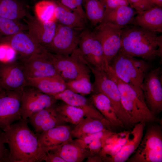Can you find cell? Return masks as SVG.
Wrapping results in <instances>:
<instances>
[{
  "instance_id": "6da1fadb",
  "label": "cell",
  "mask_w": 162,
  "mask_h": 162,
  "mask_svg": "<svg viewBox=\"0 0 162 162\" xmlns=\"http://www.w3.org/2000/svg\"><path fill=\"white\" fill-rule=\"evenodd\" d=\"M9 147L8 162H40L46 152L36 134L29 128L27 120L22 119L4 131Z\"/></svg>"
},
{
  "instance_id": "ab89813d",
  "label": "cell",
  "mask_w": 162,
  "mask_h": 162,
  "mask_svg": "<svg viewBox=\"0 0 162 162\" xmlns=\"http://www.w3.org/2000/svg\"><path fill=\"white\" fill-rule=\"evenodd\" d=\"M74 2L79 13L82 16L86 18L85 12L83 8V0H72Z\"/></svg>"
},
{
  "instance_id": "7a4b0ae2",
  "label": "cell",
  "mask_w": 162,
  "mask_h": 162,
  "mask_svg": "<svg viewBox=\"0 0 162 162\" xmlns=\"http://www.w3.org/2000/svg\"><path fill=\"white\" fill-rule=\"evenodd\" d=\"M120 51L147 61L161 58L162 35L133 24L122 28Z\"/></svg>"
},
{
  "instance_id": "8992f818",
  "label": "cell",
  "mask_w": 162,
  "mask_h": 162,
  "mask_svg": "<svg viewBox=\"0 0 162 162\" xmlns=\"http://www.w3.org/2000/svg\"><path fill=\"white\" fill-rule=\"evenodd\" d=\"M50 52L59 75L65 82L90 76L91 70L78 47L68 56Z\"/></svg>"
},
{
  "instance_id": "d590c367",
  "label": "cell",
  "mask_w": 162,
  "mask_h": 162,
  "mask_svg": "<svg viewBox=\"0 0 162 162\" xmlns=\"http://www.w3.org/2000/svg\"><path fill=\"white\" fill-rule=\"evenodd\" d=\"M6 138L4 132L0 128V162H8L9 150L5 146Z\"/></svg>"
},
{
  "instance_id": "ffe728a7",
  "label": "cell",
  "mask_w": 162,
  "mask_h": 162,
  "mask_svg": "<svg viewBox=\"0 0 162 162\" xmlns=\"http://www.w3.org/2000/svg\"><path fill=\"white\" fill-rule=\"evenodd\" d=\"M70 127L59 125L36 134L41 146L46 152L64 143L73 140Z\"/></svg>"
},
{
  "instance_id": "5bb4252c",
  "label": "cell",
  "mask_w": 162,
  "mask_h": 162,
  "mask_svg": "<svg viewBox=\"0 0 162 162\" xmlns=\"http://www.w3.org/2000/svg\"><path fill=\"white\" fill-rule=\"evenodd\" d=\"M20 61L27 79L59 75L46 50Z\"/></svg>"
},
{
  "instance_id": "4316f807",
  "label": "cell",
  "mask_w": 162,
  "mask_h": 162,
  "mask_svg": "<svg viewBox=\"0 0 162 162\" xmlns=\"http://www.w3.org/2000/svg\"><path fill=\"white\" fill-rule=\"evenodd\" d=\"M137 13V11L129 6L123 5L112 9H106L101 22H109L123 27L132 24Z\"/></svg>"
},
{
  "instance_id": "5b68a950",
  "label": "cell",
  "mask_w": 162,
  "mask_h": 162,
  "mask_svg": "<svg viewBox=\"0 0 162 162\" xmlns=\"http://www.w3.org/2000/svg\"><path fill=\"white\" fill-rule=\"evenodd\" d=\"M130 162H162V132L161 127L151 124Z\"/></svg>"
},
{
  "instance_id": "277c9868",
  "label": "cell",
  "mask_w": 162,
  "mask_h": 162,
  "mask_svg": "<svg viewBox=\"0 0 162 162\" xmlns=\"http://www.w3.org/2000/svg\"><path fill=\"white\" fill-rule=\"evenodd\" d=\"M147 61L128 55L119 51L112 59L109 65L120 80L135 88L142 90L141 86L145 77L151 69V64Z\"/></svg>"
},
{
  "instance_id": "3957f363",
  "label": "cell",
  "mask_w": 162,
  "mask_h": 162,
  "mask_svg": "<svg viewBox=\"0 0 162 162\" xmlns=\"http://www.w3.org/2000/svg\"><path fill=\"white\" fill-rule=\"evenodd\" d=\"M106 72L118 86L122 106L133 126L142 122L146 123L160 122L149 109L142 90L136 89L121 80L110 67Z\"/></svg>"
},
{
  "instance_id": "836d02e7",
  "label": "cell",
  "mask_w": 162,
  "mask_h": 162,
  "mask_svg": "<svg viewBox=\"0 0 162 162\" xmlns=\"http://www.w3.org/2000/svg\"><path fill=\"white\" fill-rule=\"evenodd\" d=\"M115 133L111 130L106 129L75 140L83 147L87 149L88 146L92 142L98 140H105Z\"/></svg>"
},
{
  "instance_id": "ba28073f",
  "label": "cell",
  "mask_w": 162,
  "mask_h": 162,
  "mask_svg": "<svg viewBox=\"0 0 162 162\" xmlns=\"http://www.w3.org/2000/svg\"><path fill=\"white\" fill-rule=\"evenodd\" d=\"M78 47L88 64L106 71L109 64L106 61L100 41L92 31L86 28L82 31Z\"/></svg>"
},
{
  "instance_id": "8fae6325",
  "label": "cell",
  "mask_w": 162,
  "mask_h": 162,
  "mask_svg": "<svg viewBox=\"0 0 162 162\" xmlns=\"http://www.w3.org/2000/svg\"><path fill=\"white\" fill-rule=\"evenodd\" d=\"M83 30L57 23L53 39L45 49L53 54L69 55L78 47L80 35Z\"/></svg>"
},
{
  "instance_id": "e575fe53",
  "label": "cell",
  "mask_w": 162,
  "mask_h": 162,
  "mask_svg": "<svg viewBox=\"0 0 162 162\" xmlns=\"http://www.w3.org/2000/svg\"><path fill=\"white\" fill-rule=\"evenodd\" d=\"M128 1L130 6L137 13L157 6L151 0H128Z\"/></svg>"
},
{
  "instance_id": "f35d334b",
  "label": "cell",
  "mask_w": 162,
  "mask_h": 162,
  "mask_svg": "<svg viewBox=\"0 0 162 162\" xmlns=\"http://www.w3.org/2000/svg\"><path fill=\"white\" fill-rule=\"evenodd\" d=\"M43 161L46 162H66L58 155L50 151L46 152L43 158Z\"/></svg>"
},
{
  "instance_id": "9a60e30c",
  "label": "cell",
  "mask_w": 162,
  "mask_h": 162,
  "mask_svg": "<svg viewBox=\"0 0 162 162\" xmlns=\"http://www.w3.org/2000/svg\"><path fill=\"white\" fill-rule=\"evenodd\" d=\"M27 80L20 61L0 62V86L3 89L22 91Z\"/></svg>"
},
{
  "instance_id": "f1b7e54d",
  "label": "cell",
  "mask_w": 162,
  "mask_h": 162,
  "mask_svg": "<svg viewBox=\"0 0 162 162\" xmlns=\"http://www.w3.org/2000/svg\"><path fill=\"white\" fill-rule=\"evenodd\" d=\"M29 12L19 0H0V16L15 21L24 19Z\"/></svg>"
},
{
  "instance_id": "60d3db41",
  "label": "cell",
  "mask_w": 162,
  "mask_h": 162,
  "mask_svg": "<svg viewBox=\"0 0 162 162\" xmlns=\"http://www.w3.org/2000/svg\"><path fill=\"white\" fill-rule=\"evenodd\" d=\"M122 146L119 144L116 143H115V144L111 150L109 152L108 154L104 157H112L114 156L119 152Z\"/></svg>"
},
{
  "instance_id": "4fadbf2b",
  "label": "cell",
  "mask_w": 162,
  "mask_h": 162,
  "mask_svg": "<svg viewBox=\"0 0 162 162\" xmlns=\"http://www.w3.org/2000/svg\"><path fill=\"white\" fill-rule=\"evenodd\" d=\"M56 100L52 96L27 85L22 91L21 107L22 119L28 120L36 112L55 104Z\"/></svg>"
},
{
  "instance_id": "83f0119b",
  "label": "cell",
  "mask_w": 162,
  "mask_h": 162,
  "mask_svg": "<svg viewBox=\"0 0 162 162\" xmlns=\"http://www.w3.org/2000/svg\"><path fill=\"white\" fill-rule=\"evenodd\" d=\"M113 127L100 120L85 117L71 130L72 138L79 139L102 130H112Z\"/></svg>"
},
{
  "instance_id": "ee69618b",
  "label": "cell",
  "mask_w": 162,
  "mask_h": 162,
  "mask_svg": "<svg viewBox=\"0 0 162 162\" xmlns=\"http://www.w3.org/2000/svg\"><path fill=\"white\" fill-rule=\"evenodd\" d=\"M1 87V86H0V94L2 93V92L4 90Z\"/></svg>"
},
{
  "instance_id": "d6a6232c",
  "label": "cell",
  "mask_w": 162,
  "mask_h": 162,
  "mask_svg": "<svg viewBox=\"0 0 162 162\" xmlns=\"http://www.w3.org/2000/svg\"><path fill=\"white\" fill-rule=\"evenodd\" d=\"M66 88L73 92L83 96L93 91L90 76H85L66 82Z\"/></svg>"
},
{
  "instance_id": "f546056e",
  "label": "cell",
  "mask_w": 162,
  "mask_h": 162,
  "mask_svg": "<svg viewBox=\"0 0 162 162\" xmlns=\"http://www.w3.org/2000/svg\"><path fill=\"white\" fill-rule=\"evenodd\" d=\"M87 20L94 27L102 21L106 10L103 0H84Z\"/></svg>"
},
{
  "instance_id": "9c48e42d",
  "label": "cell",
  "mask_w": 162,
  "mask_h": 162,
  "mask_svg": "<svg viewBox=\"0 0 162 162\" xmlns=\"http://www.w3.org/2000/svg\"><path fill=\"white\" fill-rule=\"evenodd\" d=\"M162 70L151 69L145 76L141 86L146 104L155 116L162 111Z\"/></svg>"
},
{
  "instance_id": "484cf974",
  "label": "cell",
  "mask_w": 162,
  "mask_h": 162,
  "mask_svg": "<svg viewBox=\"0 0 162 162\" xmlns=\"http://www.w3.org/2000/svg\"><path fill=\"white\" fill-rule=\"evenodd\" d=\"M55 16L58 23L74 28L83 29L86 28L87 19L76 11H73L62 5L57 0Z\"/></svg>"
},
{
  "instance_id": "2e32d148",
  "label": "cell",
  "mask_w": 162,
  "mask_h": 162,
  "mask_svg": "<svg viewBox=\"0 0 162 162\" xmlns=\"http://www.w3.org/2000/svg\"><path fill=\"white\" fill-rule=\"evenodd\" d=\"M23 20L30 37L36 43L46 48L53 39L57 23L56 21H41L30 13Z\"/></svg>"
},
{
  "instance_id": "7bdbcfd3",
  "label": "cell",
  "mask_w": 162,
  "mask_h": 162,
  "mask_svg": "<svg viewBox=\"0 0 162 162\" xmlns=\"http://www.w3.org/2000/svg\"><path fill=\"white\" fill-rule=\"evenodd\" d=\"M155 5H157L156 0H151Z\"/></svg>"
},
{
  "instance_id": "30bf717a",
  "label": "cell",
  "mask_w": 162,
  "mask_h": 162,
  "mask_svg": "<svg viewBox=\"0 0 162 162\" xmlns=\"http://www.w3.org/2000/svg\"><path fill=\"white\" fill-rule=\"evenodd\" d=\"M123 27L109 22H101L92 30L101 44L105 58L109 64L120 50Z\"/></svg>"
},
{
  "instance_id": "ac0fdd59",
  "label": "cell",
  "mask_w": 162,
  "mask_h": 162,
  "mask_svg": "<svg viewBox=\"0 0 162 162\" xmlns=\"http://www.w3.org/2000/svg\"><path fill=\"white\" fill-rule=\"evenodd\" d=\"M52 96L57 100H61L66 104L81 109L85 117L98 119L114 127L84 96L66 88Z\"/></svg>"
},
{
  "instance_id": "52a82bcc",
  "label": "cell",
  "mask_w": 162,
  "mask_h": 162,
  "mask_svg": "<svg viewBox=\"0 0 162 162\" xmlns=\"http://www.w3.org/2000/svg\"><path fill=\"white\" fill-rule=\"evenodd\" d=\"M88 66L94 77L93 92L102 93L109 99L124 127L133 126L122 106L119 91L116 83L105 71Z\"/></svg>"
},
{
  "instance_id": "44dd1931",
  "label": "cell",
  "mask_w": 162,
  "mask_h": 162,
  "mask_svg": "<svg viewBox=\"0 0 162 162\" xmlns=\"http://www.w3.org/2000/svg\"><path fill=\"white\" fill-rule=\"evenodd\" d=\"M146 123L140 122L135 124L130 132L132 137H130L126 143L117 153L113 157H106L103 161L108 162H124L128 160L130 156L136 150L142 140Z\"/></svg>"
},
{
  "instance_id": "74e56055",
  "label": "cell",
  "mask_w": 162,
  "mask_h": 162,
  "mask_svg": "<svg viewBox=\"0 0 162 162\" xmlns=\"http://www.w3.org/2000/svg\"><path fill=\"white\" fill-rule=\"evenodd\" d=\"M106 9H112L123 6H129L128 0H103Z\"/></svg>"
},
{
  "instance_id": "7c38bea8",
  "label": "cell",
  "mask_w": 162,
  "mask_h": 162,
  "mask_svg": "<svg viewBox=\"0 0 162 162\" xmlns=\"http://www.w3.org/2000/svg\"><path fill=\"white\" fill-rule=\"evenodd\" d=\"M22 91L4 90L0 94V128L4 131L22 119Z\"/></svg>"
},
{
  "instance_id": "8d00e7d4",
  "label": "cell",
  "mask_w": 162,
  "mask_h": 162,
  "mask_svg": "<svg viewBox=\"0 0 162 162\" xmlns=\"http://www.w3.org/2000/svg\"><path fill=\"white\" fill-rule=\"evenodd\" d=\"M105 140H94L88 145L87 148L89 152L90 156L99 154Z\"/></svg>"
},
{
  "instance_id": "d6986e66",
  "label": "cell",
  "mask_w": 162,
  "mask_h": 162,
  "mask_svg": "<svg viewBox=\"0 0 162 162\" xmlns=\"http://www.w3.org/2000/svg\"><path fill=\"white\" fill-rule=\"evenodd\" d=\"M28 119L36 134L66 123L59 116L55 104L36 112Z\"/></svg>"
},
{
  "instance_id": "f6af8a7d",
  "label": "cell",
  "mask_w": 162,
  "mask_h": 162,
  "mask_svg": "<svg viewBox=\"0 0 162 162\" xmlns=\"http://www.w3.org/2000/svg\"><path fill=\"white\" fill-rule=\"evenodd\" d=\"M84 0H83V1Z\"/></svg>"
},
{
  "instance_id": "7402d4cb",
  "label": "cell",
  "mask_w": 162,
  "mask_h": 162,
  "mask_svg": "<svg viewBox=\"0 0 162 162\" xmlns=\"http://www.w3.org/2000/svg\"><path fill=\"white\" fill-rule=\"evenodd\" d=\"M157 33L162 32V8L156 6L137 13L132 24Z\"/></svg>"
},
{
  "instance_id": "e0dca14e",
  "label": "cell",
  "mask_w": 162,
  "mask_h": 162,
  "mask_svg": "<svg viewBox=\"0 0 162 162\" xmlns=\"http://www.w3.org/2000/svg\"><path fill=\"white\" fill-rule=\"evenodd\" d=\"M2 44L9 46L19 56L20 61L34 54L42 52L46 49L36 43L27 33L20 32L8 35Z\"/></svg>"
},
{
  "instance_id": "b9f144b4",
  "label": "cell",
  "mask_w": 162,
  "mask_h": 162,
  "mask_svg": "<svg viewBox=\"0 0 162 162\" xmlns=\"http://www.w3.org/2000/svg\"><path fill=\"white\" fill-rule=\"evenodd\" d=\"M102 158L99 154L90 156L87 158L86 162H103Z\"/></svg>"
},
{
  "instance_id": "4dcf8cb0",
  "label": "cell",
  "mask_w": 162,
  "mask_h": 162,
  "mask_svg": "<svg viewBox=\"0 0 162 162\" xmlns=\"http://www.w3.org/2000/svg\"><path fill=\"white\" fill-rule=\"evenodd\" d=\"M56 110L61 118L65 122L76 125L82 120L85 114L80 108L66 104L56 106Z\"/></svg>"
},
{
  "instance_id": "cb8c5ba5",
  "label": "cell",
  "mask_w": 162,
  "mask_h": 162,
  "mask_svg": "<svg viewBox=\"0 0 162 162\" xmlns=\"http://www.w3.org/2000/svg\"><path fill=\"white\" fill-rule=\"evenodd\" d=\"M27 85L45 94L53 96L67 88L66 82L59 75L27 79Z\"/></svg>"
},
{
  "instance_id": "1f68e13d",
  "label": "cell",
  "mask_w": 162,
  "mask_h": 162,
  "mask_svg": "<svg viewBox=\"0 0 162 162\" xmlns=\"http://www.w3.org/2000/svg\"><path fill=\"white\" fill-rule=\"evenodd\" d=\"M56 4L51 0H43L37 3L34 7L37 17L43 22L56 21Z\"/></svg>"
},
{
  "instance_id": "603a6c76",
  "label": "cell",
  "mask_w": 162,
  "mask_h": 162,
  "mask_svg": "<svg viewBox=\"0 0 162 162\" xmlns=\"http://www.w3.org/2000/svg\"><path fill=\"white\" fill-rule=\"evenodd\" d=\"M49 151L58 155L66 162H82L90 155L88 150L75 139L64 143Z\"/></svg>"
},
{
  "instance_id": "d4e9b609",
  "label": "cell",
  "mask_w": 162,
  "mask_h": 162,
  "mask_svg": "<svg viewBox=\"0 0 162 162\" xmlns=\"http://www.w3.org/2000/svg\"><path fill=\"white\" fill-rule=\"evenodd\" d=\"M95 108L114 127L124 126L118 118L109 99L104 94L94 93L89 99Z\"/></svg>"
}]
</instances>
